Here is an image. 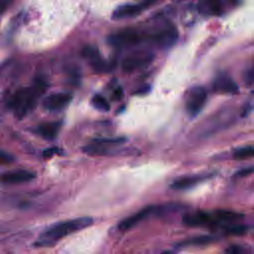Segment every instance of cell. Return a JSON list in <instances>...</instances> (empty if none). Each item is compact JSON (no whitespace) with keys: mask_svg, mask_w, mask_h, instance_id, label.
<instances>
[{"mask_svg":"<svg viewBox=\"0 0 254 254\" xmlns=\"http://www.w3.org/2000/svg\"><path fill=\"white\" fill-rule=\"evenodd\" d=\"M93 224L91 217H79L66 221L59 222L48 228L39 237L36 245L39 247L50 246L57 241L66 237L72 233L80 232L84 229L90 227Z\"/></svg>","mask_w":254,"mask_h":254,"instance_id":"cell-1","label":"cell"},{"mask_svg":"<svg viewBox=\"0 0 254 254\" xmlns=\"http://www.w3.org/2000/svg\"><path fill=\"white\" fill-rule=\"evenodd\" d=\"M47 84L44 81H38L33 86L24 87L17 90L10 99L9 106L15 116L23 118L35 108L39 99L45 93Z\"/></svg>","mask_w":254,"mask_h":254,"instance_id":"cell-2","label":"cell"},{"mask_svg":"<svg viewBox=\"0 0 254 254\" xmlns=\"http://www.w3.org/2000/svg\"><path fill=\"white\" fill-rule=\"evenodd\" d=\"M208 101V91L202 85L192 86L186 94V110L190 117L198 116Z\"/></svg>","mask_w":254,"mask_h":254,"instance_id":"cell-3","label":"cell"},{"mask_svg":"<svg viewBox=\"0 0 254 254\" xmlns=\"http://www.w3.org/2000/svg\"><path fill=\"white\" fill-rule=\"evenodd\" d=\"M154 60V55L149 51H135L127 55L122 61V70L125 73H134L146 68Z\"/></svg>","mask_w":254,"mask_h":254,"instance_id":"cell-4","label":"cell"},{"mask_svg":"<svg viewBox=\"0 0 254 254\" xmlns=\"http://www.w3.org/2000/svg\"><path fill=\"white\" fill-rule=\"evenodd\" d=\"M142 40L139 32L133 29H124L111 34L107 41L108 44L116 49H128L138 45Z\"/></svg>","mask_w":254,"mask_h":254,"instance_id":"cell-5","label":"cell"},{"mask_svg":"<svg viewBox=\"0 0 254 254\" xmlns=\"http://www.w3.org/2000/svg\"><path fill=\"white\" fill-rule=\"evenodd\" d=\"M83 57L89 63L92 70L97 73H106L109 70L107 62L102 57L99 49L94 46H85L83 49Z\"/></svg>","mask_w":254,"mask_h":254,"instance_id":"cell-6","label":"cell"},{"mask_svg":"<svg viewBox=\"0 0 254 254\" xmlns=\"http://www.w3.org/2000/svg\"><path fill=\"white\" fill-rule=\"evenodd\" d=\"M178 37L179 33L176 27L169 25L164 29L158 31L151 37V39L157 47L161 49H169L176 44Z\"/></svg>","mask_w":254,"mask_h":254,"instance_id":"cell-7","label":"cell"},{"mask_svg":"<svg viewBox=\"0 0 254 254\" xmlns=\"http://www.w3.org/2000/svg\"><path fill=\"white\" fill-rule=\"evenodd\" d=\"M183 222L192 228L199 227H213L217 225V221L213 213H209L205 212H195L192 213H187L183 217Z\"/></svg>","mask_w":254,"mask_h":254,"instance_id":"cell-8","label":"cell"},{"mask_svg":"<svg viewBox=\"0 0 254 254\" xmlns=\"http://www.w3.org/2000/svg\"><path fill=\"white\" fill-rule=\"evenodd\" d=\"M156 210H157V208H155L154 206H149V207H146V208L140 210L139 212H135L132 215L127 216L126 218L122 219L119 222L118 230L121 232H127V231L135 228L137 225L140 224L142 220H144L145 218L150 216Z\"/></svg>","mask_w":254,"mask_h":254,"instance_id":"cell-9","label":"cell"},{"mask_svg":"<svg viewBox=\"0 0 254 254\" xmlns=\"http://www.w3.org/2000/svg\"><path fill=\"white\" fill-rule=\"evenodd\" d=\"M72 101V95L68 92L52 93L44 100L43 106L47 110L58 111L69 106Z\"/></svg>","mask_w":254,"mask_h":254,"instance_id":"cell-10","label":"cell"},{"mask_svg":"<svg viewBox=\"0 0 254 254\" xmlns=\"http://www.w3.org/2000/svg\"><path fill=\"white\" fill-rule=\"evenodd\" d=\"M212 88L216 93L220 94H236L238 93L237 84L229 75L221 74L217 76L212 84Z\"/></svg>","mask_w":254,"mask_h":254,"instance_id":"cell-11","label":"cell"},{"mask_svg":"<svg viewBox=\"0 0 254 254\" xmlns=\"http://www.w3.org/2000/svg\"><path fill=\"white\" fill-rule=\"evenodd\" d=\"M36 177L35 173L27 170H16L0 174V183L6 185L22 184L33 180Z\"/></svg>","mask_w":254,"mask_h":254,"instance_id":"cell-12","label":"cell"},{"mask_svg":"<svg viewBox=\"0 0 254 254\" xmlns=\"http://www.w3.org/2000/svg\"><path fill=\"white\" fill-rule=\"evenodd\" d=\"M144 7L142 5H133V4H125L119 6L117 9L114 10L112 14V19L114 20H121L125 18L135 17L139 15Z\"/></svg>","mask_w":254,"mask_h":254,"instance_id":"cell-13","label":"cell"},{"mask_svg":"<svg viewBox=\"0 0 254 254\" xmlns=\"http://www.w3.org/2000/svg\"><path fill=\"white\" fill-rule=\"evenodd\" d=\"M61 122H45L37 127V132L47 140H53L57 137L60 129Z\"/></svg>","mask_w":254,"mask_h":254,"instance_id":"cell-14","label":"cell"},{"mask_svg":"<svg viewBox=\"0 0 254 254\" xmlns=\"http://www.w3.org/2000/svg\"><path fill=\"white\" fill-rule=\"evenodd\" d=\"M206 178L204 176H186V177H181L173 182L171 185V188L174 190H186L189 188H192L195 185L201 183L204 181Z\"/></svg>","mask_w":254,"mask_h":254,"instance_id":"cell-15","label":"cell"},{"mask_svg":"<svg viewBox=\"0 0 254 254\" xmlns=\"http://www.w3.org/2000/svg\"><path fill=\"white\" fill-rule=\"evenodd\" d=\"M199 10L203 14L216 16L222 12V7L218 0H203L199 4Z\"/></svg>","mask_w":254,"mask_h":254,"instance_id":"cell-16","label":"cell"},{"mask_svg":"<svg viewBox=\"0 0 254 254\" xmlns=\"http://www.w3.org/2000/svg\"><path fill=\"white\" fill-rule=\"evenodd\" d=\"M213 215L217 221V224H233L234 221H238L241 218H243V213H239V212H232V211H224V210H219L213 212Z\"/></svg>","mask_w":254,"mask_h":254,"instance_id":"cell-17","label":"cell"},{"mask_svg":"<svg viewBox=\"0 0 254 254\" xmlns=\"http://www.w3.org/2000/svg\"><path fill=\"white\" fill-rule=\"evenodd\" d=\"M254 157V145L244 146L235 150L233 158L235 160H245V159Z\"/></svg>","mask_w":254,"mask_h":254,"instance_id":"cell-18","label":"cell"},{"mask_svg":"<svg viewBox=\"0 0 254 254\" xmlns=\"http://www.w3.org/2000/svg\"><path fill=\"white\" fill-rule=\"evenodd\" d=\"M91 104L98 110H101L104 112H107L110 110L109 103L106 101V98L103 97V95H100V94L94 95L91 100Z\"/></svg>","mask_w":254,"mask_h":254,"instance_id":"cell-19","label":"cell"},{"mask_svg":"<svg viewBox=\"0 0 254 254\" xmlns=\"http://www.w3.org/2000/svg\"><path fill=\"white\" fill-rule=\"evenodd\" d=\"M247 231H248V228L243 225H233L227 229V232L229 233L234 234V235H243L247 233Z\"/></svg>","mask_w":254,"mask_h":254,"instance_id":"cell-20","label":"cell"},{"mask_svg":"<svg viewBox=\"0 0 254 254\" xmlns=\"http://www.w3.org/2000/svg\"><path fill=\"white\" fill-rule=\"evenodd\" d=\"M14 161H15V158L11 154L0 150V165H8L13 163Z\"/></svg>","mask_w":254,"mask_h":254,"instance_id":"cell-21","label":"cell"},{"mask_svg":"<svg viewBox=\"0 0 254 254\" xmlns=\"http://www.w3.org/2000/svg\"><path fill=\"white\" fill-rule=\"evenodd\" d=\"M226 252L230 254H240V253L247 252V250L240 245H231L229 248L226 249Z\"/></svg>","mask_w":254,"mask_h":254,"instance_id":"cell-22","label":"cell"},{"mask_svg":"<svg viewBox=\"0 0 254 254\" xmlns=\"http://www.w3.org/2000/svg\"><path fill=\"white\" fill-rule=\"evenodd\" d=\"M254 173V166L253 167H249V168H245V169H242L240 171H238L236 174H235V177L237 178H241V177H246V176H249L250 174Z\"/></svg>","mask_w":254,"mask_h":254,"instance_id":"cell-23","label":"cell"},{"mask_svg":"<svg viewBox=\"0 0 254 254\" xmlns=\"http://www.w3.org/2000/svg\"><path fill=\"white\" fill-rule=\"evenodd\" d=\"M57 151H58V149L57 148H53V149H48V150H46L45 151V153H44V155L47 157H51L53 154H56L57 153Z\"/></svg>","mask_w":254,"mask_h":254,"instance_id":"cell-24","label":"cell"},{"mask_svg":"<svg viewBox=\"0 0 254 254\" xmlns=\"http://www.w3.org/2000/svg\"><path fill=\"white\" fill-rule=\"evenodd\" d=\"M5 9H6V2L3 1V0H0V14L4 12Z\"/></svg>","mask_w":254,"mask_h":254,"instance_id":"cell-25","label":"cell"},{"mask_svg":"<svg viewBox=\"0 0 254 254\" xmlns=\"http://www.w3.org/2000/svg\"><path fill=\"white\" fill-rule=\"evenodd\" d=\"M121 95H122V90L119 88L118 90H116V91L114 92V99L118 100V99L121 98Z\"/></svg>","mask_w":254,"mask_h":254,"instance_id":"cell-26","label":"cell"}]
</instances>
